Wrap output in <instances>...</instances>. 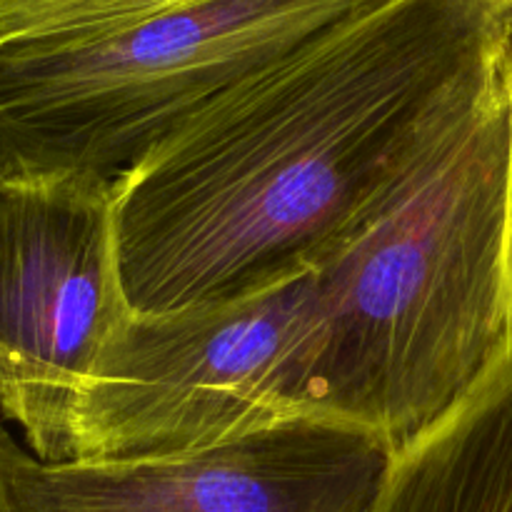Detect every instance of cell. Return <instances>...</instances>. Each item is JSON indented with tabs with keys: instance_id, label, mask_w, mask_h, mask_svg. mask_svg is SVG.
I'll list each match as a JSON object with an SVG mask.
<instances>
[{
	"instance_id": "1",
	"label": "cell",
	"mask_w": 512,
	"mask_h": 512,
	"mask_svg": "<svg viewBox=\"0 0 512 512\" xmlns=\"http://www.w3.org/2000/svg\"><path fill=\"white\" fill-rule=\"evenodd\" d=\"M483 0H383L240 83L115 185L133 313L290 278L500 55Z\"/></svg>"
},
{
	"instance_id": "2",
	"label": "cell",
	"mask_w": 512,
	"mask_h": 512,
	"mask_svg": "<svg viewBox=\"0 0 512 512\" xmlns=\"http://www.w3.org/2000/svg\"><path fill=\"white\" fill-rule=\"evenodd\" d=\"M510 160L498 55L310 260L315 413L370 430L398 458L508 358Z\"/></svg>"
},
{
	"instance_id": "3",
	"label": "cell",
	"mask_w": 512,
	"mask_h": 512,
	"mask_svg": "<svg viewBox=\"0 0 512 512\" xmlns=\"http://www.w3.org/2000/svg\"><path fill=\"white\" fill-rule=\"evenodd\" d=\"M383 0H198L103 38L0 43L10 168L118 185L240 83Z\"/></svg>"
},
{
	"instance_id": "4",
	"label": "cell",
	"mask_w": 512,
	"mask_h": 512,
	"mask_svg": "<svg viewBox=\"0 0 512 512\" xmlns=\"http://www.w3.org/2000/svg\"><path fill=\"white\" fill-rule=\"evenodd\" d=\"M320 345L310 268L225 303L133 313L83 395L75 463L173 458L315 413Z\"/></svg>"
},
{
	"instance_id": "5",
	"label": "cell",
	"mask_w": 512,
	"mask_h": 512,
	"mask_svg": "<svg viewBox=\"0 0 512 512\" xmlns=\"http://www.w3.org/2000/svg\"><path fill=\"white\" fill-rule=\"evenodd\" d=\"M130 318L113 185L75 170H5L0 418L40 463H75L83 395Z\"/></svg>"
},
{
	"instance_id": "6",
	"label": "cell",
	"mask_w": 512,
	"mask_h": 512,
	"mask_svg": "<svg viewBox=\"0 0 512 512\" xmlns=\"http://www.w3.org/2000/svg\"><path fill=\"white\" fill-rule=\"evenodd\" d=\"M393 460L370 430L308 413L173 458L45 465L28 453L20 490L30 512H373Z\"/></svg>"
},
{
	"instance_id": "7",
	"label": "cell",
	"mask_w": 512,
	"mask_h": 512,
	"mask_svg": "<svg viewBox=\"0 0 512 512\" xmlns=\"http://www.w3.org/2000/svg\"><path fill=\"white\" fill-rule=\"evenodd\" d=\"M373 512H512V350L440 428L393 460Z\"/></svg>"
},
{
	"instance_id": "8",
	"label": "cell",
	"mask_w": 512,
	"mask_h": 512,
	"mask_svg": "<svg viewBox=\"0 0 512 512\" xmlns=\"http://www.w3.org/2000/svg\"><path fill=\"white\" fill-rule=\"evenodd\" d=\"M198 0H0V43L103 38Z\"/></svg>"
},
{
	"instance_id": "9",
	"label": "cell",
	"mask_w": 512,
	"mask_h": 512,
	"mask_svg": "<svg viewBox=\"0 0 512 512\" xmlns=\"http://www.w3.org/2000/svg\"><path fill=\"white\" fill-rule=\"evenodd\" d=\"M28 450L15 443L13 435L0 418V512H30L20 490V468H23Z\"/></svg>"
},
{
	"instance_id": "10",
	"label": "cell",
	"mask_w": 512,
	"mask_h": 512,
	"mask_svg": "<svg viewBox=\"0 0 512 512\" xmlns=\"http://www.w3.org/2000/svg\"><path fill=\"white\" fill-rule=\"evenodd\" d=\"M500 68H503L505 85H508L510 113H512V15L505 18L503 38H500ZM510 303H512V160H510Z\"/></svg>"
},
{
	"instance_id": "11",
	"label": "cell",
	"mask_w": 512,
	"mask_h": 512,
	"mask_svg": "<svg viewBox=\"0 0 512 512\" xmlns=\"http://www.w3.org/2000/svg\"><path fill=\"white\" fill-rule=\"evenodd\" d=\"M483 3L490 5V8H493L495 13L503 15V18L512 15V0H483Z\"/></svg>"
},
{
	"instance_id": "12",
	"label": "cell",
	"mask_w": 512,
	"mask_h": 512,
	"mask_svg": "<svg viewBox=\"0 0 512 512\" xmlns=\"http://www.w3.org/2000/svg\"><path fill=\"white\" fill-rule=\"evenodd\" d=\"M5 170H8V158H5V153H3V145H0V175H3Z\"/></svg>"
}]
</instances>
